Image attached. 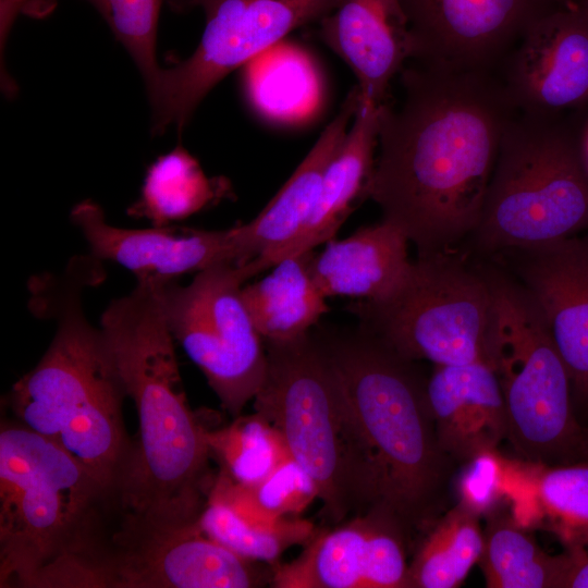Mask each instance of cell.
I'll return each mask as SVG.
<instances>
[{
  "mask_svg": "<svg viewBox=\"0 0 588 588\" xmlns=\"http://www.w3.org/2000/svg\"><path fill=\"white\" fill-rule=\"evenodd\" d=\"M402 96L381 107L365 199L418 256L458 249L475 230L500 142L517 111L497 70L409 59Z\"/></svg>",
  "mask_w": 588,
  "mask_h": 588,
  "instance_id": "6da1fadb",
  "label": "cell"
},
{
  "mask_svg": "<svg viewBox=\"0 0 588 588\" xmlns=\"http://www.w3.org/2000/svg\"><path fill=\"white\" fill-rule=\"evenodd\" d=\"M100 329L138 416L117 509L158 526L196 523L215 479L207 428L188 405L156 282L137 281L112 301Z\"/></svg>",
  "mask_w": 588,
  "mask_h": 588,
  "instance_id": "7a4b0ae2",
  "label": "cell"
},
{
  "mask_svg": "<svg viewBox=\"0 0 588 588\" xmlns=\"http://www.w3.org/2000/svg\"><path fill=\"white\" fill-rule=\"evenodd\" d=\"M91 255L72 260L61 275L38 278L30 308L57 322L38 364L9 394L16 421L52 440L114 497L132 453L122 416L127 396L119 368L100 328L82 307L85 286L101 280Z\"/></svg>",
  "mask_w": 588,
  "mask_h": 588,
  "instance_id": "3957f363",
  "label": "cell"
},
{
  "mask_svg": "<svg viewBox=\"0 0 588 588\" xmlns=\"http://www.w3.org/2000/svg\"><path fill=\"white\" fill-rule=\"evenodd\" d=\"M342 382L368 463L372 507L408 539L445 512L455 467L441 448L427 377L359 328L316 329Z\"/></svg>",
  "mask_w": 588,
  "mask_h": 588,
  "instance_id": "277c9868",
  "label": "cell"
},
{
  "mask_svg": "<svg viewBox=\"0 0 588 588\" xmlns=\"http://www.w3.org/2000/svg\"><path fill=\"white\" fill-rule=\"evenodd\" d=\"M112 495L52 440L0 430V587L87 588Z\"/></svg>",
  "mask_w": 588,
  "mask_h": 588,
  "instance_id": "5b68a950",
  "label": "cell"
},
{
  "mask_svg": "<svg viewBox=\"0 0 588 588\" xmlns=\"http://www.w3.org/2000/svg\"><path fill=\"white\" fill-rule=\"evenodd\" d=\"M267 371L254 397L290 455L315 479L323 518L334 525L372 507L366 455L345 392L316 331L265 341Z\"/></svg>",
  "mask_w": 588,
  "mask_h": 588,
  "instance_id": "8992f818",
  "label": "cell"
},
{
  "mask_svg": "<svg viewBox=\"0 0 588 588\" xmlns=\"http://www.w3.org/2000/svg\"><path fill=\"white\" fill-rule=\"evenodd\" d=\"M560 117L517 110L510 119L479 221L460 250L483 259L588 231L581 137Z\"/></svg>",
  "mask_w": 588,
  "mask_h": 588,
  "instance_id": "52a82bcc",
  "label": "cell"
},
{
  "mask_svg": "<svg viewBox=\"0 0 588 588\" xmlns=\"http://www.w3.org/2000/svg\"><path fill=\"white\" fill-rule=\"evenodd\" d=\"M347 310L401 357L434 365L497 360V305L482 259L460 249L418 256L391 295Z\"/></svg>",
  "mask_w": 588,
  "mask_h": 588,
  "instance_id": "ba28073f",
  "label": "cell"
},
{
  "mask_svg": "<svg viewBox=\"0 0 588 588\" xmlns=\"http://www.w3.org/2000/svg\"><path fill=\"white\" fill-rule=\"evenodd\" d=\"M485 261L497 305L495 369L505 404L506 440L526 462L588 461L571 376L542 315L515 280Z\"/></svg>",
  "mask_w": 588,
  "mask_h": 588,
  "instance_id": "9c48e42d",
  "label": "cell"
},
{
  "mask_svg": "<svg viewBox=\"0 0 588 588\" xmlns=\"http://www.w3.org/2000/svg\"><path fill=\"white\" fill-rule=\"evenodd\" d=\"M175 12L195 8L205 28L195 51L162 68L148 97L157 133L189 122L207 94L231 71L280 42L292 30L319 22L341 0H166Z\"/></svg>",
  "mask_w": 588,
  "mask_h": 588,
  "instance_id": "30bf717a",
  "label": "cell"
},
{
  "mask_svg": "<svg viewBox=\"0 0 588 588\" xmlns=\"http://www.w3.org/2000/svg\"><path fill=\"white\" fill-rule=\"evenodd\" d=\"M245 266L218 264L187 285L155 281L168 327L205 375L222 407L241 415L267 371L265 341L242 297Z\"/></svg>",
  "mask_w": 588,
  "mask_h": 588,
  "instance_id": "8fae6325",
  "label": "cell"
},
{
  "mask_svg": "<svg viewBox=\"0 0 588 588\" xmlns=\"http://www.w3.org/2000/svg\"><path fill=\"white\" fill-rule=\"evenodd\" d=\"M118 511V510H117ZM97 556L91 588H253L270 585L258 566L210 539L198 522L181 527L118 511Z\"/></svg>",
  "mask_w": 588,
  "mask_h": 588,
  "instance_id": "7c38bea8",
  "label": "cell"
},
{
  "mask_svg": "<svg viewBox=\"0 0 588 588\" xmlns=\"http://www.w3.org/2000/svg\"><path fill=\"white\" fill-rule=\"evenodd\" d=\"M483 259L532 299L568 369L576 412L588 411V231Z\"/></svg>",
  "mask_w": 588,
  "mask_h": 588,
  "instance_id": "4fadbf2b",
  "label": "cell"
},
{
  "mask_svg": "<svg viewBox=\"0 0 588 588\" xmlns=\"http://www.w3.org/2000/svg\"><path fill=\"white\" fill-rule=\"evenodd\" d=\"M402 527L369 510L317 530L293 561L271 566L273 588H408L407 546Z\"/></svg>",
  "mask_w": 588,
  "mask_h": 588,
  "instance_id": "5bb4252c",
  "label": "cell"
},
{
  "mask_svg": "<svg viewBox=\"0 0 588 588\" xmlns=\"http://www.w3.org/2000/svg\"><path fill=\"white\" fill-rule=\"evenodd\" d=\"M413 37L412 59L456 69L498 70L542 0H400Z\"/></svg>",
  "mask_w": 588,
  "mask_h": 588,
  "instance_id": "9a60e30c",
  "label": "cell"
},
{
  "mask_svg": "<svg viewBox=\"0 0 588 588\" xmlns=\"http://www.w3.org/2000/svg\"><path fill=\"white\" fill-rule=\"evenodd\" d=\"M498 72L518 111L562 114L588 103V17L575 7L544 10Z\"/></svg>",
  "mask_w": 588,
  "mask_h": 588,
  "instance_id": "2e32d148",
  "label": "cell"
},
{
  "mask_svg": "<svg viewBox=\"0 0 588 588\" xmlns=\"http://www.w3.org/2000/svg\"><path fill=\"white\" fill-rule=\"evenodd\" d=\"M71 218L85 237L90 255L114 261L137 281L177 280L218 264H235L232 230L207 231L177 226L123 229L107 222L99 205L77 204Z\"/></svg>",
  "mask_w": 588,
  "mask_h": 588,
  "instance_id": "e0dca14e",
  "label": "cell"
},
{
  "mask_svg": "<svg viewBox=\"0 0 588 588\" xmlns=\"http://www.w3.org/2000/svg\"><path fill=\"white\" fill-rule=\"evenodd\" d=\"M359 105L357 86L340 111L271 201L252 221L231 228L235 264L249 278L273 267L307 223L319 196L324 172L343 144Z\"/></svg>",
  "mask_w": 588,
  "mask_h": 588,
  "instance_id": "ac0fdd59",
  "label": "cell"
},
{
  "mask_svg": "<svg viewBox=\"0 0 588 588\" xmlns=\"http://www.w3.org/2000/svg\"><path fill=\"white\" fill-rule=\"evenodd\" d=\"M321 40L357 78L359 102L380 108L392 79L413 57V37L400 0H341L319 21Z\"/></svg>",
  "mask_w": 588,
  "mask_h": 588,
  "instance_id": "d6986e66",
  "label": "cell"
},
{
  "mask_svg": "<svg viewBox=\"0 0 588 588\" xmlns=\"http://www.w3.org/2000/svg\"><path fill=\"white\" fill-rule=\"evenodd\" d=\"M426 392L439 443L456 465L506 440L504 397L493 365H434Z\"/></svg>",
  "mask_w": 588,
  "mask_h": 588,
  "instance_id": "ffe728a7",
  "label": "cell"
},
{
  "mask_svg": "<svg viewBox=\"0 0 588 588\" xmlns=\"http://www.w3.org/2000/svg\"><path fill=\"white\" fill-rule=\"evenodd\" d=\"M408 243L400 228L382 219L346 238L329 241L310 261L313 279L327 298L382 299L402 285L411 270Z\"/></svg>",
  "mask_w": 588,
  "mask_h": 588,
  "instance_id": "44dd1931",
  "label": "cell"
},
{
  "mask_svg": "<svg viewBox=\"0 0 588 588\" xmlns=\"http://www.w3.org/2000/svg\"><path fill=\"white\" fill-rule=\"evenodd\" d=\"M380 110L359 102L343 144L327 167L307 223L277 262L333 240L355 205L365 199L376 161Z\"/></svg>",
  "mask_w": 588,
  "mask_h": 588,
  "instance_id": "7402d4cb",
  "label": "cell"
},
{
  "mask_svg": "<svg viewBox=\"0 0 588 588\" xmlns=\"http://www.w3.org/2000/svg\"><path fill=\"white\" fill-rule=\"evenodd\" d=\"M509 500L512 513L525 526L552 531L566 552L588 551V461L543 465L518 460Z\"/></svg>",
  "mask_w": 588,
  "mask_h": 588,
  "instance_id": "603a6c76",
  "label": "cell"
},
{
  "mask_svg": "<svg viewBox=\"0 0 588 588\" xmlns=\"http://www.w3.org/2000/svg\"><path fill=\"white\" fill-rule=\"evenodd\" d=\"M314 250L286 257L271 272L242 287V297L264 341H289L304 335L329 311L316 285L310 261Z\"/></svg>",
  "mask_w": 588,
  "mask_h": 588,
  "instance_id": "cb8c5ba5",
  "label": "cell"
},
{
  "mask_svg": "<svg viewBox=\"0 0 588 588\" xmlns=\"http://www.w3.org/2000/svg\"><path fill=\"white\" fill-rule=\"evenodd\" d=\"M505 504L483 517V549L478 563L486 586L563 588L573 554L564 551L553 555L544 551Z\"/></svg>",
  "mask_w": 588,
  "mask_h": 588,
  "instance_id": "d4e9b609",
  "label": "cell"
},
{
  "mask_svg": "<svg viewBox=\"0 0 588 588\" xmlns=\"http://www.w3.org/2000/svg\"><path fill=\"white\" fill-rule=\"evenodd\" d=\"M229 189L224 179L206 176L199 162L177 146L149 167L142 194L128 213L164 226L213 204Z\"/></svg>",
  "mask_w": 588,
  "mask_h": 588,
  "instance_id": "484cf974",
  "label": "cell"
},
{
  "mask_svg": "<svg viewBox=\"0 0 588 588\" xmlns=\"http://www.w3.org/2000/svg\"><path fill=\"white\" fill-rule=\"evenodd\" d=\"M480 517L458 503L427 530L408 565V588H456L479 562Z\"/></svg>",
  "mask_w": 588,
  "mask_h": 588,
  "instance_id": "4316f807",
  "label": "cell"
},
{
  "mask_svg": "<svg viewBox=\"0 0 588 588\" xmlns=\"http://www.w3.org/2000/svg\"><path fill=\"white\" fill-rule=\"evenodd\" d=\"M197 522L205 535L228 550L270 566L287 549L307 543L317 531L313 522L299 516L273 522L248 517L212 492L208 493Z\"/></svg>",
  "mask_w": 588,
  "mask_h": 588,
  "instance_id": "83f0119b",
  "label": "cell"
},
{
  "mask_svg": "<svg viewBox=\"0 0 588 588\" xmlns=\"http://www.w3.org/2000/svg\"><path fill=\"white\" fill-rule=\"evenodd\" d=\"M275 45L245 64L248 97L259 112L272 119H301L317 103L316 73L293 46L283 49L280 41L275 49Z\"/></svg>",
  "mask_w": 588,
  "mask_h": 588,
  "instance_id": "f1b7e54d",
  "label": "cell"
},
{
  "mask_svg": "<svg viewBox=\"0 0 588 588\" xmlns=\"http://www.w3.org/2000/svg\"><path fill=\"white\" fill-rule=\"evenodd\" d=\"M221 428L206 429L209 455L222 475L241 486H252L267 477L290 456L285 441L260 413L238 415Z\"/></svg>",
  "mask_w": 588,
  "mask_h": 588,
  "instance_id": "f546056e",
  "label": "cell"
},
{
  "mask_svg": "<svg viewBox=\"0 0 588 588\" xmlns=\"http://www.w3.org/2000/svg\"><path fill=\"white\" fill-rule=\"evenodd\" d=\"M209 492L222 498L241 514L264 522L299 516L319 499L317 482L291 455L252 486L236 485L218 473Z\"/></svg>",
  "mask_w": 588,
  "mask_h": 588,
  "instance_id": "4dcf8cb0",
  "label": "cell"
},
{
  "mask_svg": "<svg viewBox=\"0 0 588 588\" xmlns=\"http://www.w3.org/2000/svg\"><path fill=\"white\" fill-rule=\"evenodd\" d=\"M109 25L138 68L148 97L155 91L162 68L157 60V29L163 0H87ZM57 0H24L22 14L42 17Z\"/></svg>",
  "mask_w": 588,
  "mask_h": 588,
  "instance_id": "1f68e13d",
  "label": "cell"
},
{
  "mask_svg": "<svg viewBox=\"0 0 588 588\" xmlns=\"http://www.w3.org/2000/svg\"><path fill=\"white\" fill-rule=\"evenodd\" d=\"M515 460L498 449L478 453L462 469L455 481L457 503L480 518L509 501L515 474Z\"/></svg>",
  "mask_w": 588,
  "mask_h": 588,
  "instance_id": "d6a6232c",
  "label": "cell"
},
{
  "mask_svg": "<svg viewBox=\"0 0 588 588\" xmlns=\"http://www.w3.org/2000/svg\"><path fill=\"white\" fill-rule=\"evenodd\" d=\"M573 565L567 573L563 588H588V551L573 554Z\"/></svg>",
  "mask_w": 588,
  "mask_h": 588,
  "instance_id": "836d02e7",
  "label": "cell"
},
{
  "mask_svg": "<svg viewBox=\"0 0 588 588\" xmlns=\"http://www.w3.org/2000/svg\"><path fill=\"white\" fill-rule=\"evenodd\" d=\"M24 0H1V23L11 26L17 14H21Z\"/></svg>",
  "mask_w": 588,
  "mask_h": 588,
  "instance_id": "e575fe53",
  "label": "cell"
},
{
  "mask_svg": "<svg viewBox=\"0 0 588 588\" xmlns=\"http://www.w3.org/2000/svg\"><path fill=\"white\" fill-rule=\"evenodd\" d=\"M581 148H583L585 161L588 166V131L586 135L581 136Z\"/></svg>",
  "mask_w": 588,
  "mask_h": 588,
  "instance_id": "d590c367",
  "label": "cell"
},
{
  "mask_svg": "<svg viewBox=\"0 0 588 588\" xmlns=\"http://www.w3.org/2000/svg\"><path fill=\"white\" fill-rule=\"evenodd\" d=\"M581 11L586 14L588 17V0H585L583 5L580 7Z\"/></svg>",
  "mask_w": 588,
  "mask_h": 588,
  "instance_id": "8d00e7d4",
  "label": "cell"
},
{
  "mask_svg": "<svg viewBox=\"0 0 588 588\" xmlns=\"http://www.w3.org/2000/svg\"><path fill=\"white\" fill-rule=\"evenodd\" d=\"M586 432V446H587V453H588V426L585 427Z\"/></svg>",
  "mask_w": 588,
  "mask_h": 588,
  "instance_id": "74e56055",
  "label": "cell"
},
{
  "mask_svg": "<svg viewBox=\"0 0 588 588\" xmlns=\"http://www.w3.org/2000/svg\"><path fill=\"white\" fill-rule=\"evenodd\" d=\"M542 1H544V2H546V1H548V0H542ZM552 1H562V0H552Z\"/></svg>",
  "mask_w": 588,
  "mask_h": 588,
  "instance_id": "f35d334b",
  "label": "cell"
}]
</instances>
